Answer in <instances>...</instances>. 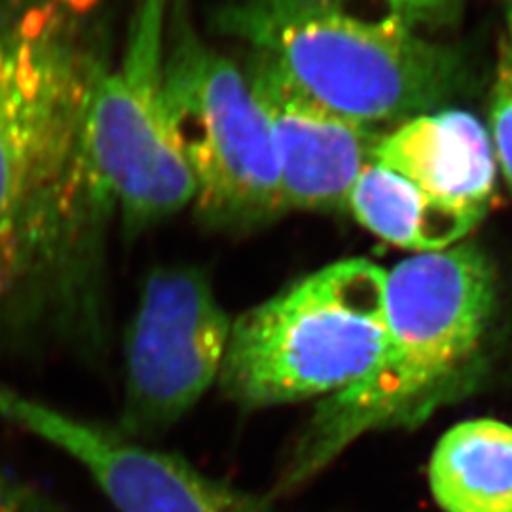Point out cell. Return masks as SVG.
Here are the masks:
<instances>
[{
	"mask_svg": "<svg viewBox=\"0 0 512 512\" xmlns=\"http://www.w3.org/2000/svg\"><path fill=\"white\" fill-rule=\"evenodd\" d=\"M74 4L0 0V315L97 346L84 122L105 65Z\"/></svg>",
	"mask_w": 512,
	"mask_h": 512,
	"instance_id": "1",
	"label": "cell"
},
{
	"mask_svg": "<svg viewBox=\"0 0 512 512\" xmlns=\"http://www.w3.org/2000/svg\"><path fill=\"white\" fill-rule=\"evenodd\" d=\"M495 298L492 262L473 243L404 258L387 272L382 359L361 384L315 406L277 492L308 484L368 433L412 427L452 399L475 366Z\"/></svg>",
	"mask_w": 512,
	"mask_h": 512,
	"instance_id": "2",
	"label": "cell"
},
{
	"mask_svg": "<svg viewBox=\"0 0 512 512\" xmlns=\"http://www.w3.org/2000/svg\"><path fill=\"white\" fill-rule=\"evenodd\" d=\"M222 25L294 90L368 128L427 114L458 86L450 50L404 19L363 16L340 0H243Z\"/></svg>",
	"mask_w": 512,
	"mask_h": 512,
	"instance_id": "3",
	"label": "cell"
},
{
	"mask_svg": "<svg viewBox=\"0 0 512 512\" xmlns=\"http://www.w3.org/2000/svg\"><path fill=\"white\" fill-rule=\"evenodd\" d=\"M385 275L365 258L340 260L243 311L220 366L224 397L260 410L361 384L384 353Z\"/></svg>",
	"mask_w": 512,
	"mask_h": 512,
	"instance_id": "4",
	"label": "cell"
},
{
	"mask_svg": "<svg viewBox=\"0 0 512 512\" xmlns=\"http://www.w3.org/2000/svg\"><path fill=\"white\" fill-rule=\"evenodd\" d=\"M164 99L205 222L249 228L285 213L272 131L247 74L203 44L183 14L167 18Z\"/></svg>",
	"mask_w": 512,
	"mask_h": 512,
	"instance_id": "5",
	"label": "cell"
},
{
	"mask_svg": "<svg viewBox=\"0 0 512 512\" xmlns=\"http://www.w3.org/2000/svg\"><path fill=\"white\" fill-rule=\"evenodd\" d=\"M167 6L169 0H137L124 59L97 73L86 110L84 158L93 198L116 203L128 232L179 213L196 196L165 109Z\"/></svg>",
	"mask_w": 512,
	"mask_h": 512,
	"instance_id": "6",
	"label": "cell"
},
{
	"mask_svg": "<svg viewBox=\"0 0 512 512\" xmlns=\"http://www.w3.org/2000/svg\"><path fill=\"white\" fill-rule=\"evenodd\" d=\"M232 321L198 268L148 275L126 336L118 431L150 439L183 420L219 380Z\"/></svg>",
	"mask_w": 512,
	"mask_h": 512,
	"instance_id": "7",
	"label": "cell"
},
{
	"mask_svg": "<svg viewBox=\"0 0 512 512\" xmlns=\"http://www.w3.org/2000/svg\"><path fill=\"white\" fill-rule=\"evenodd\" d=\"M0 418L76 459L120 512H272L266 499L203 475L186 459L4 385Z\"/></svg>",
	"mask_w": 512,
	"mask_h": 512,
	"instance_id": "8",
	"label": "cell"
},
{
	"mask_svg": "<svg viewBox=\"0 0 512 512\" xmlns=\"http://www.w3.org/2000/svg\"><path fill=\"white\" fill-rule=\"evenodd\" d=\"M247 80L272 131L283 211H346L384 133L319 107L260 55Z\"/></svg>",
	"mask_w": 512,
	"mask_h": 512,
	"instance_id": "9",
	"label": "cell"
},
{
	"mask_svg": "<svg viewBox=\"0 0 512 512\" xmlns=\"http://www.w3.org/2000/svg\"><path fill=\"white\" fill-rule=\"evenodd\" d=\"M374 162L442 202L484 217L495 190L492 139L465 110L414 116L384 133Z\"/></svg>",
	"mask_w": 512,
	"mask_h": 512,
	"instance_id": "10",
	"label": "cell"
},
{
	"mask_svg": "<svg viewBox=\"0 0 512 512\" xmlns=\"http://www.w3.org/2000/svg\"><path fill=\"white\" fill-rule=\"evenodd\" d=\"M348 211L374 236L416 255L458 245L482 220L469 209L429 196L376 162L366 165L353 184Z\"/></svg>",
	"mask_w": 512,
	"mask_h": 512,
	"instance_id": "11",
	"label": "cell"
},
{
	"mask_svg": "<svg viewBox=\"0 0 512 512\" xmlns=\"http://www.w3.org/2000/svg\"><path fill=\"white\" fill-rule=\"evenodd\" d=\"M429 484L444 512H512L511 425H454L433 452Z\"/></svg>",
	"mask_w": 512,
	"mask_h": 512,
	"instance_id": "12",
	"label": "cell"
},
{
	"mask_svg": "<svg viewBox=\"0 0 512 512\" xmlns=\"http://www.w3.org/2000/svg\"><path fill=\"white\" fill-rule=\"evenodd\" d=\"M492 147L512 190V54L501 46L492 95Z\"/></svg>",
	"mask_w": 512,
	"mask_h": 512,
	"instance_id": "13",
	"label": "cell"
},
{
	"mask_svg": "<svg viewBox=\"0 0 512 512\" xmlns=\"http://www.w3.org/2000/svg\"><path fill=\"white\" fill-rule=\"evenodd\" d=\"M346 2L349 0H340ZM382 12L404 19L406 23L420 27L446 25L458 18L463 0H374Z\"/></svg>",
	"mask_w": 512,
	"mask_h": 512,
	"instance_id": "14",
	"label": "cell"
},
{
	"mask_svg": "<svg viewBox=\"0 0 512 512\" xmlns=\"http://www.w3.org/2000/svg\"><path fill=\"white\" fill-rule=\"evenodd\" d=\"M0 512H59L44 495L0 465Z\"/></svg>",
	"mask_w": 512,
	"mask_h": 512,
	"instance_id": "15",
	"label": "cell"
},
{
	"mask_svg": "<svg viewBox=\"0 0 512 512\" xmlns=\"http://www.w3.org/2000/svg\"><path fill=\"white\" fill-rule=\"evenodd\" d=\"M505 27H507V35L503 44L512 54V0H507V6H505Z\"/></svg>",
	"mask_w": 512,
	"mask_h": 512,
	"instance_id": "16",
	"label": "cell"
}]
</instances>
